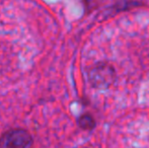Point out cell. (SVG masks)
Listing matches in <instances>:
<instances>
[{
    "label": "cell",
    "instance_id": "6da1fadb",
    "mask_svg": "<svg viewBox=\"0 0 149 148\" xmlns=\"http://www.w3.org/2000/svg\"><path fill=\"white\" fill-rule=\"evenodd\" d=\"M116 78V70L112 65L104 62L95 64L88 72V79L91 85L98 89L109 88Z\"/></svg>",
    "mask_w": 149,
    "mask_h": 148
},
{
    "label": "cell",
    "instance_id": "7a4b0ae2",
    "mask_svg": "<svg viewBox=\"0 0 149 148\" xmlns=\"http://www.w3.org/2000/svg\"><path fill=\"white\" fill-rule=\"evenodd\" d=\"M33 138L24 129H12L0 137V148H33Z\"/></svg>",
    "mask_w": 149,
    "mask_h": 148
},
{
    "label": "cell",
    "instance_id": "3957f363",
    "mask_svg": "<svg viewBox=\"0 0 149 148\" xmlns=\"http://www.w3.org/2000/svg\"><path fill=\"white\" fill-rule=\"evenodd\" d=\"M78 126L83 130L90 131L95 127V122L89 114H84L78 119Z\"/></svg>",
    "mask_w": 149,
    "mask_h": 148
}]
</instances>
